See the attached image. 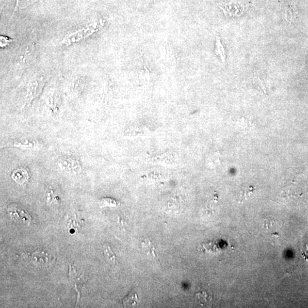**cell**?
<instances>
[{
	"instance_id": "cell-1",
	"label": "cell",
	"mask_w": 308,
	"mask_h": 308,
	"mask_svg": "<svg viewBox=\"0 0 308 308\" xmlns=\"http://www.w3.org/2000/svg\"><path fill=\"white\" fill-rule=\"evenodd\" d=\"M99 22H94V23L87 26V27L84 28L80 30L74 32L72 34H70L68 35L66 38H64L63 43L65 45H69L73 44L74 43H77L83 38L89 36L90 35L95 33V32L98 30L99 28Z\"/></svg>"
},
{
	"instance_id": "cell-2",
	"label": "cell",
	"mask_w": 308,
	"mask_h": 308,
	"mask_svg": "<svg viewBox=\"0 0 308 308\" xmlns=\"http://www.w3.org/2000/svg\"><path fill=\"white\" fill-rule=\"evenodd\" d=\"M8 213L11 218L16 222L29 225L31 222V216L27 211L17 204H12L8 207Z\"/></svg>"
},
{
	"instance_id": "cell-3",
	"label": "cell",
	"mask_w": 308,
	"mask_h": 308,
	"mask_svg": "<svg viewBox=\"0 0 308 308\" xmlns=\"http://www.w3.org/2000/svg\"><path fill=\"white\" fill-rule=\"evenodd\" d=\"M12 177L16 182L19 184H24L27 182L29 178V174L27 169L19 168L16 170L12 174Z\"/></svg>"
},
{
	"instance_id": "cell-4",
	"label": "cell",
	"mask_w": 308,
	"mask_h": 308,
	"mask_svg": "<svg viewBox=\"0 0 308 308\" xmlns=\"http://www.w3.org/2000/svg\"><path fill=\"white\" fill-rule=\"evenodd\" d=\"M138 295L134 292L132 291L130 293L128 296H126L123 301V306H134L137 304Z\"/></svg>"
},
{
	"instance_id": "cell-5",
	"label": "cell",
	"mask_w": 308,
	"mask_h": 308,
	"mask_svg": "<svg viewBox=\"0 0 308 308\" xmlns=\"http://www.w3.org/2000/svg\"><path fill=\"white\" fill-rule=\"evenodd\" d=\"M254 189L252 186H248L243 188L241 191V195H240V202H243V201L247 199V197L251 195L254 192Z\"/></svg>"
},
{
	"instance_id": "cell-6",
	"label": "cell",
	"mask_w": 308,
	"mask_h": 308,
	"mask_svg": "<svg viewBox=\"0 0 308 308\" xmlns=\"http://www.w3.org/2000/svg\"><path fill=\"white\" fill-rule=\"evenodd\" d=\"M37 0H17L15 9V12L17 10L24 9L28 6L33 4Z\"/></svg>"
},
{
	"instance_id": "cell-7",
	"label": "cell",
	"mask_w": 308,
	"mask_h": 308,
	"mask_svg": "<svg viewBox=\"0 0 308 308\" xmlns=\"http://www.w3.org/2000/svg\"><path fill=\"white\" fill-rule=\"evenodd\" d=\"M215 52L221 58L223 63L225 64L226 56L225 49H224V47L219 38L216 39Z\"/></svg>"
},
{
	"instance_id": "cell-8",
	"label": "cell",
	"mask_w": 308,
	"mask_h": 308,
	"mask_svg": "<svg viewBox=\"0 0 308 308\" xmlns=\"http://www.w3.org/2000/svg\"><path fill=\"white\" fill-rule=\"evenodd\" d=\"M118 202H116L114 199L107 197L103 198L99 201V206L100 207H115L117 206Z\"/></svg>"
},
{
	"instance_id": "cell-9",
	"label": "cell",
	"mask_w": 308,
	"mask_h": 308,
	"mask_svg": "<svg viewBox=\"0 0 308 308\" xmlns=\"http://www.w3.org/2000/svg\"><path fill=\"white\" fill-rule=\"evenodd\" d=\"M253 82H254V85L256 89L260 90V92L267 93V89H266L264 83L258 77L255 76Z\"/></svg>"
},
{
	"instance_id": "cell-10",
	"label": "cell",
	"mask_w": 308,
	"mask_h": 308,
	"mask_svg": "<svg viewBox=\"0 0 308 308\" xmlns=\"http://www.w3.org/2000/svg\"><path fill=\"white\" fill-rule=\"evenodd\" d=\"M104 252L106 256V257L108 258L109 260L113 262V263H115V256L113 254V252L111 250V249L110 248L109 246H104Z\"/></svg>"
},
{
	"instance_id": "cell-11",
	"label": "cell",
	"mask_w": 308,
	"mask_h": 308,
	"mask_svg": "<svg viewBox=\"0 0 308 308\" xmlns=\"http://www.w3.org/2000/svg\"><path fill=\"white\" fill-rule=\"evenodd\" d=\"M12 40H10V39L7 37L4 36L1 37V47L4 48L9 44L10 42H11Z\"/></svg>"
},
{
	"instance_id": "cell-12",
	"label": "cell",
	"mask_w": 308,
	"mask_h": 308,
	"mask_svg": "<svg viewBox=\"0 0 308 308\" xmlns=\"http://www.w3.org/2000/svg\"><path fill=\"white\" fill-rule=\"evenodd\" d=\"M302 255L305 259L308 261V243L303 246L302 248Z\"/></svg>"
}]
</instances>
